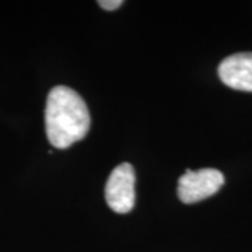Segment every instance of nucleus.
Returning <instances> with one entry per match:
<instances>
[{
    "label": "nucleus",
    "mask_w": 252,
    "mask_h": 252,
    "mask_svg": "<svg viewBox=\"0 0 252 252\" xmlns=\"http://www.w3.org/2000/svg\"><path fill=\"white\" fill-rule=\"evenodd\" d=\"M46 136L56 149H67L90 129V112L81 95L70 87L56 86L48 94Z\"/></svg>",
    "instance_id": "f257e3e1"
},
{
    "label": "nucleus",
    "mask_w": 252,
    "mask_h": 252,
    "mask_svg": "<svg viewBox=\"0 0 252 252\" xmlns=\"http://www.w3.org/2000/svg\"><path fill=\"white\" fill-rule=\"evenodd\" d=\"M135 184V170L129 162H122L114 168L105 185V200L114 212L125 215L133 209Z\"/></svg>",
    "instance_id": "7ed1b4c3"
},
{
    "label": "nucleus",
    "mask_w": 252,
    "mask_h": 252,
    "mask_svg": "<svg viewBox=\"0 0 252 252\" xmlns=\"http://www.w3.org/2000/svg\"><path fill=\"white\" fill-rule=\"evenodd\" d=\"M219 77L227 87L252 93V52L234 54L221 61Z\"/></svg>",
    "instance_id": "20e7f679"
},
{
    "label": "nucleus",
    "mask_w": 252,
    "mask_h": 252,
    "mask_svg": "<svg viewBox=\"0 0 252 252\" xmlns=\"http://www.w3.org/2000/svg\"><path fill=\"white\" fill-rule=\"evenodd\" d=\"M224 184L223 172L215 168H202L198 171L185 172L178 180V198L181 202L192 205L210 198L219 192Z\"/></svg>",
    "instance_id": "f03ea898"
},
{
    "label": "nucleus",
    "mask_w": 252,
    "mask_h": 252,
    "mask_svg": "<svg viewBox=\"0 0 252 252\" xmlns=\"http://www.w3.org/2000/svg\"><path fill=\"white\" fill-rule=\"evenodd\" d=\"M122 4H124V1H122V0H99L98 1L99 7L104 10H108V11L119 9Z\"/></svg>",
    "instance_id": "39448f33"
}]
</instances>
